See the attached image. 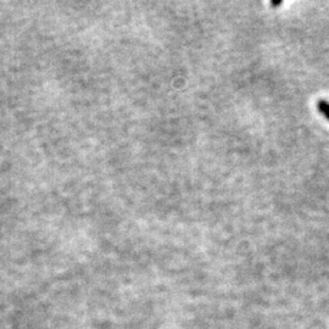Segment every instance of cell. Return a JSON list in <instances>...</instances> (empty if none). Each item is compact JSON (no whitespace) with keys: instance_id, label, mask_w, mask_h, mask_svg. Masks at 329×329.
I'll use <instances>...</instances> for the list:
<instances>
[{"instance_id":"cell-2","label":"cell","mask_w":329,"mask_h":329,"mask_svg":"<svg viewBox=\"0 0 329 329\" xmlns=\"http://www.w3.org/2000/svg\"><path fill=\"white\" fill-rule=\"evenodd\" d=\"M282 4V2H272V6H277V5H280Z\"/></svg>"},{"instance_id":"cell-1","label":"cell","mask_w":329,"mask_h":329,"mask_svg":"<svg viewBox=\"0 0 329 329\" xmlns=\"http://www.w3.org/2000/svg\"><path fill=\"white\" fill-rule=\"evenodd\" d=\"M318 109H319V111H321L322 114H324L325 117H327L329 120V102L323 101V100H322V101L318 102Z\"/></svg>"}]
</instances>
